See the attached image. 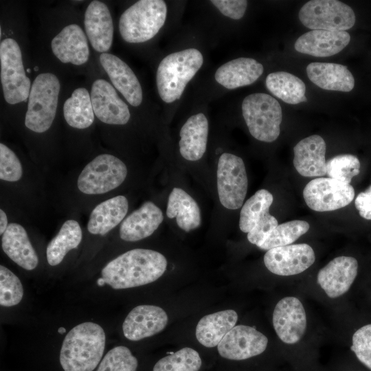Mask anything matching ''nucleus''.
Instances as JSON below:
<instances>
[{
    "mask_svg": "<svg viewBox=\"0 0 371 371\" xmlns=\"http://www.w3.org/2000/svg\"><path fill=\"white\" fill-rule=\"evenodd\" d=\"M179 142L181 156L188 161H197L207 148L208 121L205 115L199 113L190 116L182 126Z\"/></svg>",
    "mask_w": 371,
    "mask_h": 371,
    "instance_id": "nucleus-25",
    "label": "nucleus"
},
{
    "mask_svg": "<svg viewBox=\"0 0 371 371\" xmlns=\"http://www.w3.org/2000/svg\"><path fill=\"white\" fill-rule=\"evenodd\" d=\"M303 196L311 210L329 212L350 203L355 196V190L350 184L329 177H320L311 180L306 185Z\"/></svg>",
    "mask_w": 371,
    "mask_h": 371,
    "instance_id": "nucleus-11",
    "label": "nucleus"
},
{
    "mask_svg": "<svg viewBox=\"0 0 371 371\" xmlns=\"http://www.w3.org/2000/svg\"><path fill=\"white\" fill-rule=\"evenodd\" d=\"M91 100L94 114L108 124L124 125L130 120L128 105L106 80L98 79L92 85Z\"/></svg>",
    "mask_w": 371,
    "mask_h": 371,
    "instance_id": "nucleus-15",
    "label": "nucleus"
},
{
    "mask_svg": "<svg viewBox=\"0 0 371 371\" xmlns=\"http://www.w3.org/2000/svg\"><path fill=\"white\" fill-rule=\"evenodd\" d=\"M168 13L162 0H140L128 8L119 20V30L123 40L140 43L153 38L164 26Z\"/></svg>",
    "mask_w": 371,
    "mask_h": 371,
    "instance_id": "nucleus-4",
    "label": "nucleus"
},
{
    "mask_svg": "<svg viewBox=\"0 0 371 371\" xmlns=\"http://www.w3.org/2000/svg\"><path fill=\"white\" fill-rule=\"evenodd\" d=\"M237 320L238 315L234 310H225L207 315L197 324L196 337L205 347L216 346L235 326Z\"/></svg>",
    "mask_w": 371,
    "mask_h": 371,
    "instance_id": "nucleus-29",
    "label": "nucleus"
},
{
    "mask_svg": "<svg viewBox=\"0 0 371 371\" xmlns=\"http://www.w3.org/2000/svg\"><path fill=\"white\" fill-rule=\"evenodd\" d=\"M273 201V195L265 189L258 190L242 207L239 227L245 233H249L260 218L269 212Z\"/></svg>",
    "mask_w": 371,
    "mask_h": 371,
    "instance_id": "nucleus-34",
    "label": "nucleus"
},
{
    "mask_svg": "<svg viewBox=\"0 0 371 371\" xmlns=\"http://www.w3.org/2000/svg\"><path fill=\"white\" fill-rule=\"evenodd\" d=\"M358 271L357 260L350 256H339L330 261L317 273V283L330 298L346 293Z\"/></svg>",
    "mask_w": 371,
    "mask_h": 371,
    "instance_id": "nucleus-17",
    "label": "nucleus"
},
{
    "mask_svg": "<svg viewBox=\"0 0 371 371\" xmlns=\"http://www.w3.org/2000/svg\"><path fill=\"white\" fill-rule=\"evenodd\" d=\"M278 225L277 219L271 215L269 212L265 213L254 227L247 233L248 240L259 247Z\"/></svg>",
    "mask_w": 371,
    "mask_h": 371,
    "instance_id": "nucleus-42",
    "label": "nucleus"
},
{
    "mask_svg": "<svg viewBox=\"0 0 371 371\" xmlns=\"http://www.w3.org/2000/svg\"><path fill=\"white\" fill-rule=\"evenodd\" d=\"M263 65L251 58L240 57L221 65L215 71L214 79L227 89L250 85L262 74Z\"/></svg>",
    "mask_w": 371,
    "mask_h": 371,
    "instance_id": "nucleus-24",
    "label": "nucleus"
},
{
    "mask_svg": "<svg viewBox=\"0 0 371 371\" xmlns=\"http://www.w3.org/2000/svg\"><path fill=\"white\" fill-rule=\"evenodd\" d=\"M8 218L5 212L1 209L0 210V234H3L8 227Z\"/></svg>",
    "mask_w": 371,
    "mask_h": 371,
    "instance_id": "nucleus-45",
    "label": "nucleus"
},
{
    "mask_svg": "<svg viewBox=\"0 0 371 371\" xmlns=\"http://www.w3.org/2000/svg\"><path fill=\"white\" fill-rule=\"evenodd\" d=\"M1 246L5 254L21 267L30 271L37 267V254L22 225L10 223L3 234Z\"/></svg>",
    "mask_w": 371,
    "mask_h": 371,
    "instance_id": "nucleus-26",
    "label": "nucleus"
},
{
    "mask_svg": "<svg viewBox=\"0 0 371 371\" xmlns=\"http://www.w3.org/2000/svg\"><path fill=\"white\" fill-rule=\"evenodd\" d=\"M326 143L318 135L300 140L293 148V165L303 177H321L326 175Z\"/></svg>",
    "mask_w": 371,
    "mask_h": 371,
    "instance_id": "nucleus-22",
    "label": "nucleus"
},
{
    "mask_svg": "<svg viewBox=\"0 0 371 371\" xmlns=\"http://www.w3.org/2000/svg\"><path fill=\"white\" fill-rule=\"evenodd\" d=\"M163 220L161 209L154 203L146 201L123 221L120 227V236L125 241L142 240L153 234Z\"/></svg>",
    "mask_w": 371,
    "mask_h": 371,
    "instance_id": "nucleus-23",
    "label": "nucleus"
},
{
    "mask_svg": "<svg viewBox=\"0 0 371 371\" xmlns=\"http://www.w3.org/2000/svg\"><path fill=\"white\" fill-rule=\"evenodd\" d=\"M84 24L93 48L102 54L106 53L113 38V23L107 5L98 0L92 1L86 9Z\"/></svg>",
    "mask_w": 371,
    "mask_h": 371,
    "instance_id": "nucleus-19",
    "label": "nucleus"
},
{
    "mask_svg": "<svg viewBox=\"0 0 371 371\" xmlns=\"http://www.w3.org/2000/svg\"><path fill=\"white\" fill-rule=\"evenodd\" d=\"M217 190L223 207L229 210L240 208L247 191V176L243 159L235 155L223 153L217 166Z\"/></svg>",
    "mask_w": 371,
    "mask_h": 371,
    "instance_id": "nucleus-10",
    "label": "nucleus"
},
{
    "mask_svg": "<svg viewBox=\"0 0 371 371\" xmlns=\"http://www.w3.org/2000/svg\"><path fill=\"white\" fill-rule=\"evenodd\" d=\"M273 325L284 343L293 344L299 341L306 328V312L302 302L292 296L280 300L273 313Z\"/></svg>",
    "mask_w": 371,
    "mask_h": 371,
    "instance_id": "nucleus-14",
    "label": "nucleus"
},
{
    "mask_svg": "<svg viewBox=\"0 0 371 371\" xmlns=\"http://www.w3.org/2000/svg\"><path fill=\"white\" fill-rule=\"evenodd\" d=\"M23 296L19 278L5 267L0 266V304L10 307L18 304Z\"/></svg>",
    "mask_w": 371,
    "mask_h": 371,
    "instance_id": "nucleus-39",
    "label": "nucleus"
},
{
    "mask_svg": "<svg viewBox=\"0 0 371 371\" xmlns=\"http://www.w3.org/2000/svg\"><path fill=\"white\" fill-rule=\"evenodd\" d=\"M203 64L202 53L191 47L171 53L159 63L156 73L159 95L166 103L179 100Z\"/></svg>",
    "mask_w": 371,
    "mask_h": 371,
    "instance_id": "nucleus-3",
    "label": "nucleus"
},
{
    "mask_svg": "<svg viewBox=\"0 0 371 371\" xmlns=\"http://www.w3.org/2000/svg\"><path fill=\"white\" fill-rule=\"evenodd\" d=\"M312 247L305 243L278 247L268 250L264 256L265 267L278 276L299 274L315 262Z\"/></svg>",
    "mask_w": 371,
    "mask_h": 371,
    "instance_id": "nucleus-13",
    "label": "nucleus"
},
{
    "mask_svg": "<svg viewBox=\"0 0 371 371\" xmlns=\"http://www.w3.org/2000/svg\"><path fill=\"white\" fill-rule=\"evenodd\" d=\"M82 234L79 223L75 220L65 221L58 234L49 243L46 255L51 266L60 264L67 252L77 248L82 240Z\"/></svg>",
    "mask_w": 371,
    "mask_h": 371,
    "instance_id": "nucleus-33",
    "label": "nucleus"
},
{
    "mask_svg": "<svg viewBox=\"0 0 371 371\" xmlns=\"http://www.w3.org/2000/svg\"><path fill=\"white\" fill-rule=\"evenodd\" d=\"M63 115L67 123L75 128H87L93 124L95 114L87 89L80 87L72 92L64 103Z\"/></svg>",
    "mask_w": 371,
    "mask_h": 371,
    "instance_id": "nucleus-32",
    "label": "nucleus"
},
{
    "mask_svg": "<svg viewBox=\"0 0 371 371\" xmlns=\"http://www.w3.org/2000/svg\"><path fill=\"white\" fill-rule=\"evenodd\" d=\"M168 324L165 311L153 305H140L133 308L125 318L122 330L131 341H139L163 330Z\"/></svg>",
    "mask_w": 371,
    "mask_h": 371,
    "instance_id": "nucleus-16",
    "label": "nucleus"
},
{
    "mask_svg": "<svg viewBox=\"0 0 371 371\" xmlns=\"http://www.w3.org/2000/svg\"><path fill=\"white\" fill-rule=\"evenodd\" d=\"M351 350L357 359L371 370V324L358 329L353 335Z\"/></svg>",
    "mask_w": 371,
    "mask_h": 371,
    "instance_id": "nucleus-41",
    "label": "nucleus"
},
{
    "mask_svg": "<svg viewBox=\"0 0 371 371\" xmlns=\"http://www.w3.org/2000/svg\"><path fill=\"white\" fill-rule=\"evenodd\" d=\"M127 168L119 158L102 154L88 163L78 179V188L87 194H100L109 192L122 183Z\"/></svg>",
    "mask_w": 371,
    "mask_h": 371,
    "instance_id": "nucleus-8",
    "label": "nucleus"
},
{
    "mask_svg": "<svg viewBox=\"0 0 371 371\" xmlns=\"http://www.w3.org/2000/svg\"><path fill=\"white\" fill-rule=\"evenodd\" d=\"M100 62L115 88L133 106H139L143 100L140 82L131 68L121 58L102 53Z\"/></svg>",
    "mask_w": 371,
    "mask_h": 371,
    "instance_id": "nucleus-18",
    "label": "nucleus"
},
{
    "mask_svg": "<svg viewBox=\"0 0 371 371\" xmlns=\"http://www.w3.org/2000/svg\"><path fill=\"white\" fill-rule=\"evenodd\" d=\"M350 41V36L346 31L313 30L296 40L295 49L302 54L328 57L340 52Z\"/></svg>",
    "mask_w": 371,
    "mask_h": 371,
    "instance_id": "nucleus-20",
    "label": "nucleus"
},
{
    "mask_svg": "<svg viewBox=\"0 0 371 371\" xmlns=\"http://www.w3.org/2000/svg\"><path fill=\"white\" fill-rule=\"evenodd\" d=\"M21 164L15 153L5 144H0V179L17 181L22 176Z\"/></svg>",
    "mask_w": 371,
    "mask_h": 371,
    "instance_id": "nucleus-40",
    "label": "nucleus"
},
{
    "mask_svg": "<svg viewBox=\"0 0 371 371\" xmlns=\"http://www.w3.org/2000/svg\"><path fill=\"white\" fill-rule=\"evenodd\" d=\"M360 171L359 159L350 154L337 155L326 161V175L329 178L350 184Z\"/></svg>",
    "mask_w": 371,
    "mask_h": 371,
    "instance_id": "nucleus-37",
    "label": "nucleus"
},
{
    "mask_svg": "<svg viewBox=\"0 0 371 371\" xmlns=\"http://www.w3.org/2000/svg\"><path fill=\"white\" fill-rule=\"evenodd\" d=\"M54 56L63 63L81 65L89 57L87 36L77 24L65 26L51 42Z\"/></svg>",
    "mask_w": 371,
    "mask_h": 371,
    "instance_id": "nucleus-21",
    "label": "nucleus"
},
{
    "mask_svg": "<svg viewBox=\"0 0 371 371\" xmlns=\"http://www.w3.org/2000/svg\"><path fill=\"white\" fill-rule=\"evenodd\" d=\"M58 332L60 334L65 333L66 332V329L63 327H60L58 330Z\"/></svg>",
    "mask_w": 371,
    "mask_h": 371,
    "instance_id": "nucleus-47",
    "label": "nucleus"
},
{
    "mask_svg": "<svg viewBox=\"0 0 371 371\" xmlns=\"http://www.w3.org/2000/svg\"><path fill=\"white\" fill-rule=\"evenodd\" d=\"M308 78L317 87L330 91H350L355 79L345 65L331 63H311L306 67Z\"/></svg>",
    "mask_w": 371,
    "mask_h": 371,
    "instance_id": "nucleus-27",
    "label": "nucleus"
},
{
    "mask_svg": "<svg viewBox=\"0 0 371 371\" xmlns=\"http://www.w3.org/2000/svg\"><path fill=\"white\" fill-rule=\"evenodd\" d=\"M106 343L104 329L98 324L84 322L65 336L59 360L64 371H93L100 363Z\"/></svg>",
    "mask_w": 371,
    "mask_h": 371,
    "instance_id": "nucleus-2",
    "label": "nucleus"
},
{
    "mask_svg": "<svg viewBox=\"0 0 371 371\" xmlns=\"http://www.w3.org/2000/svg\"><path fill=\"white\" fill-rule=\"evenodd\" d=\"M267 344V337L256 328L238 325L225 335L217 346L222 357L243 360L262 353Z\"/></svg>",
    "mask_w": 371,
    "mask_h": 371,
    "instance_id": "nucleus-12",
    "label": "nucleus"
},
{
    "mask_svg": "<svg viewBox=\"0 0 371 371\" xmlns=\"http://www.w3.org/2000/svg\"><path fill=\"white\" fill-rule=\"evenodd\" d=\"M241 109L249 131L255 139L272 142L278 137L282 113L273 97L264 93H251L244 98Z\"/></svg>",
    "mask_w": 371,
    "mask_h": 371,
    "instance_id": "nucleus-6",
    "label": "nucleus"
},
{
    "mask_svg": "<svg viewBox=\"0 0 371 371\" xmlns=\"http://www.w3.org/2000/svg\"><path fill=\"white\" fill-rule=\"evenodd\" d=\"M201 364L198 352L186 347L159 359L153 371H199Z\"/></svg>",
    "mask_w": 371,
    "mask_h": 371,
    "instance_id": "nucleus-36",
    "label": "nucleus"
},
{
    "mask_svg": "<svg viewBox=\"0 0 371 371\" xmlns=\"http://www.w3.org/2000/svg\"><path fill=\"white\" fill-rule=\"evenodd\" d=\"M128 209L127 199L118 195L107 199L92 210L87 229L92 234L105 235L125 217Z\"/></svg>",
    "mask_w": 371,
    "mask_h": 371,
    "instance_id": "nucleus-28",
    "label": "nucleus"
},
{
    "mask_svg": "<svg viewBox=\"0 0 371 371\" xmlns=\"http://www.w3.org/2000/svg\"><path fill=\"white\" fill-rule=\"evenodd\" d=\"M97 284L98 286H104V284H105L103 279L102 278H98V281H97Z\"/></svg>",
    "mask_w": 371,
    "mask_h": 371,
    "instance_id": "nucleus-46",
    "label": "nucleus"
},
{
    "mask_svg": "<svg viewBox=\"0 0 371 371\" xmlns=\"http://www.w3.org/2000/svg\"><path fill=\"white\" fill-rule=\"evenodd\" d=\"M138 362L126 346L110 350L101 360L96 371H136Z\"/></svg>",
    "mask_w": 371,
    "mask_h": 371,
    "instance_id": "nucleus-38",
    "label": "nucleus"
},
{
    "mask_svg": "<svg viewBox=\"0 0 371 371\" xmlns=\"http://www.w3.org/2000/svg\"><path fill=\"white\" fill-rule=\"evenodd\" d=\"M166 215L170 218L176 217L178 226L187 232L197 228L201 222L197 203L179 188H174L169 195Z\"/></svg>",
    "mask_w": 371,
    "mask_h": 371,
    "instance_id": "nucleus-30",
    "label": "nucleus"
},
{
    "mask_svg": "<svg viewBox=\"0 0 371 371\" xmlns=\"http://www.w3.org/2000/svg\"><path fill=\"white\" fill-rule=\"evenodd\" d=\"M210 3L224 16L234 20L243 17L247 7L245 0H212Z\"/></svg>",
    "mask_w": 371,
    "mask_h": 371,
    "instance_id": "nucleus-43",
    "label": "nucleus"
},
{
    "mask_svg": "<svg viewBox=\"0 0 371 371\" xmlns=\"http://www.w3.org/2000/svg\"><path fill=\"white\" fill-rule=\"evenodd\" d=\"M268 90L283 102L296 104L306 100V85L298 77L285 71L269 74L265 80Z\"/></svg>",
    "mask_w": 371,
    "mask_h": 371,
    "instance_id": "nucleus-31",
    "label": "nucleus"
},
{
    "mask_svg": "<svg viewBox=\"0 0 371 371\" xmlns=\"http://www.w3.org/2000/svg\"><path fill=\"white\" fill-rule=\"evenodd\" d=\"M167 260L161 253L146 249L128 251L110 261L102 269L105 284L114 289L151 283L165 272Z\"/></svg>",
    "mask_w": 371,
    "mask_h": 371,
    "instance_id": "nucleus-1",
    "label": "nucleus"
},
{
    "mask_svg": "<svg viewBox=\"0 0 371 371\" xmlns=\"http://www.w3.org/2000/svg\"><path fill=\"white\" fill-rule=\"evenodd\" d=\"M1 82L5 100L10 104L25 101L31 83L26 76L18 43L7 38L0 43Z\"/></svg>",
    "mask_w": 371,
    "mask_h": 371,
    "instance_id": "nucleus-7",
    "label": "nucleus"
},
{
    "mask_svg": "<svg viewBox=\"0 0 371 371\" xmlns=\"http://www.w3.org/2000/svg\"><path fill=\"white\" fill-rule=\"evenodd\" d=\"M309 229L308 222L294 220L278 225L259 247L263 250L291 245Z\"/></svg>",
    "mask_w": 371,
    "mask_h": 371,
    "instance_id": "nucleus-35",
    "label": "nucleus"
},
{
    "mask_svg": "<svg viewBox=\"0 0 371 371\" xmlns=\"http://www.w3.org/2000/svg\"><path fill=\"white\" fill-rule=\"evenodd\" d=\"M60 89L57 76L43 73L34 79L28 98L25 126L35 132L47 131L55 118Z\"/></svg>",
    "mask_w": 371,
    "mask_h": 371,
    "instance_id": "nucleus-5",
    "label": "nucleus"
},
{
    "mask_svg": "<svg viewBox=\"0 0 371 371\" xmlns=\"http://www.w3.org/2000/svg\"><path fill=\"white\" fill-rule=\"evenodd\" d=\"M299 19L313 30L345 31L355 23L353 10L337 0H312L306 3L299 12Z\"/></svg>",
    "mask_w": 371,
    "mask_h": 371,
    "instance_id": "nucleus-9",
    "label": "nucleus"
},
{
    "mask_svg": "<svg viewBox=\"0 0 371 371\" xmlns=\"http://www.w3.org/2000/svg\"><path fill=\"white\" fill-rule=\"evenodd\" d=\"M355 205L362 218L371 220V185L357 196Z\"/></svg>",
    "mask_w": 371,
    "mask_h": 371,
    "instance_id": "nucleus-44",
    "label": "nucleus"
}]
</instances>
